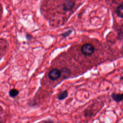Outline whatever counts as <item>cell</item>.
Returning a JSON list of instances; mask_svg holds the SVG:
<instances>
[{
    "instance_id": "4",
    "label": "cell",
    "mask_w": 123,
    "mask_h": 123,
    "mask_svg": "<svg viewBox=\"0 0 123 123\" xmlns=\"http://www.w3.org/2000/svg\"><path fill=\"white\" fill-rule=\"evenodd\" d=\"M111 97L116 102H120L123 100V95L122 93L116 94V93H113Z\"/></svg>"
},
{
    "instance_id": "3",
    "label": "cell",
    "mask_w": 123,
    "mask_h": 123,
    "mask_svg": "<svg viewBox=\"0 0 123 123\" xmlns=\"http://www.w3.org/2000/svg\"><path fill=\"white\" fill-rule=\"evenodd\" d=\"M75 5L74 0H65L62 4V9L64 11H69L72 10Z\"/></svg>"
},
{
    "instance_id": "2",
    "label": "cell",
    "mask_w": 123,
    "mask_h": 123,
    "mask_svg": "<svg viewBox=\"0 0 123 123\" xmlns=\"http://www.w3.org/2000/svg\"><path fill=\"white\" fill-rule=\"evenodd\" d=\"M62 73L58 69H53L49 73V77L51 80H55L58 79L61 75Z\"/></svg>"
},
{
    "instance_id": "6",
    "label": "cell",
    "mask_w": 123,
    "mask_h": 123,
    "mask_svg": "<svg viewBox=\"0 0 123 123\" xmlns=\"http://www.w3.org/2000/svg\"><path fill=\"white\" fill-rule=\"evenodd\" d=\"M123 4L122 3L117 8L116 10V13L117 15L120 17L123 18Z\"/></svg>"
},
{
    "instance_id": "7",
    "label": "cell",
    "mask_w": 123,
    "mask_h": 123,
    "mask_svg": "<svg viewBox=\"0 0 123 123\" xmlns=\"http://www.w3.org/2000/svg\"><path fill=\"white\" fill-rule=\"evenodd\" d=\"M19 94V91L16 89H12L9 91V95L11 97H15Z\"/></svg>"
},
{
    "instance_id": "8",
    "label": "cell",
    "mask_w": 123,
    "mask_h": 123,
    "mask_svg": "<svg viewBox=\"0 0 123 123\" xmlns=\"http://www.w3.org/2000/svg\"><path fill=\"white\" fill-rule=\"evenodd\" d=\"M71 31H68L67 32H65V33L63 34L62 35L64 37H66V36H67L68 35H69L71 33Z\"/></svg>"
},
{
    "instance_id": "1",
    "label": "cell",
    "mask_w": 123,
    "mask_h": 123,
    "mask_svg": "<svg viewBox=\"0 0 123 123\" xmlns=\"http://www.w3.org/2000/svg\"><path fill=\"white\" fill-rule=\"evenodd\" d=\"M81 52L85 55H90L95 51L94 47L89 43H86L84 44L81 47Z\"/></svg>"
},
{
    "instance_id": "5",
    "label": "cell",
    "mask_w": 123,
    "mask_h": 123,
    "mask_svg": "<svg viewBox=\"0 0 123 123\" xmlns=\"http://www.w3.org/2000/svg\"><path fill=\"white\" fill-rule=\"evenodd\" d=\"M68 96L67 91L66 90L62 91L60 92L57 96V98L59 100H63L65 99Z\"/></svg>"
}]
</instances>
